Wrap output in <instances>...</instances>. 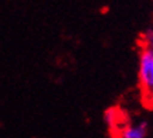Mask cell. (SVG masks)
Instances as JSON below:
<instances>
[{
	"label": "cell",
	"mask_w": 153,
	"mask_h": 138,
	"mask_svg": "<svg viewBox=\"0 0 153 138\" xmlns=\"http://www.w3.org/2000/svg\"><path fill=\"white\" fill-rule=\"evenodd\" d=\"M139 82L145 96L153 103V30L143 34V48L139 55Z\"/></svg>",
	"instance_id": "cell-1"
},
{
	"label": "cell",
	"mask_w": 153,
	"mask_h": 138,
	"mask_svg": "<svg viewBox=\"0 0 153 138\" xmlns=\"http://www.w3.org/2000/svg\"><path fill=\"white\" fill-rule=\"evenodd\" d=\"M148 133V123H139V124H128L120 130L115 138H145Z\"/></svg>",
	"instance_id": "cell-2"
},
{
	"label": "cell",
	"mask_w": 153,
	"mask_h": 138,
	"mask_svg": "<svg viewBox=\"0 0 153 138\" xmlns=\"http://www.w3.org/2000/svg\"><path fill=\"white\" fill-rule=\"evenodd\" d=\"M118 117H120V114H118L117 109H114V107L108 109L105 111V114H104V120H105V123L110 127H115L117 123H118Z\"/></svg>",
	"instance_id": "cell-3"
}]
</instances>
